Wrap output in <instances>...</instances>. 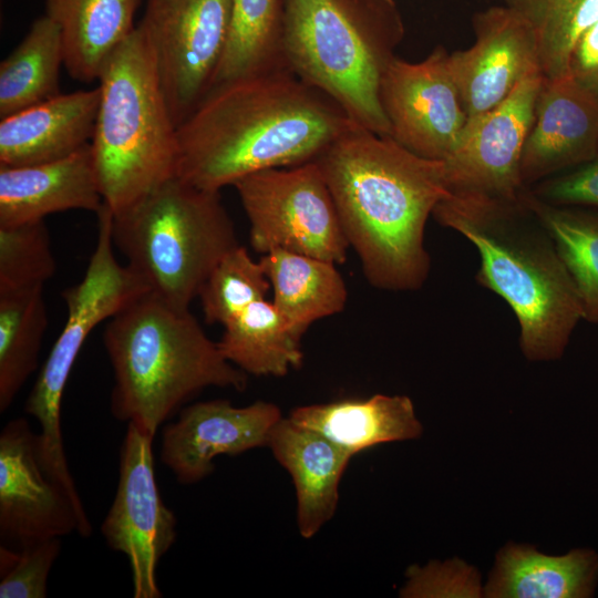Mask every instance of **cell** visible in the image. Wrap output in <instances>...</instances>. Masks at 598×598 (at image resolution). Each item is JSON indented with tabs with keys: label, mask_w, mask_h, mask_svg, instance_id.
Masks as SVG:
<instances>
[{
	"label": "cell",
	"mask_w": 598,
	"mask_h": 598,
	"mask_svg": "<svg viewBox=\"0 0 598 598\" xmlns=\"http://www.w3.org/2000/svg\"><path fill=\"white\" fill-rule=\"evenodd\" d=\"M355 124L289 70L218 84L177 126L176 176L220 192L261 171L315 161Z\"/></svg>",
	"instance_id": "6da1fadb"
},
{
	"label": "cell",
	"mask_w": 598,
	"mask_h": 598,
	"mask_svg": "<svg viewBox=\"0 0 598 598\" xmlns=\"http://www.w3.org/2000/svg\"><path fill=\"white\" fill-rule=\"evenodd\" d=\"M370 285L415 291L426 281L425 227L450 196L443 161L353 124L316 159Z\"/></svg>",
	"instance_id": "7a4b0ae2"
},
{
	"label": "cell",
	"mask_w": 598,
	"mask_h": 598,
	"mask_svg": "<svg viewBox=\"0 0 598 598\" xmlns=\"http://www.w3.org/2000/svg\"><path fill=\"white\" fill-rule=\"evenodd\" d=\"M525 194L514 202L448 196L433 217L476 248V282L514 312L523 354L530 361H550L564 354L584 320L582 307L553 237Z\"/></svg>",
	"instance_id": "3957f363"
},
{
	"label": "cell",
	"mask_w": 598,
	"mask_h": 598,
	"mask_svg": "<svg viewBox=\"0 0 598 598\" xmlns=\"http://www.w3.org/2000/svg\"><path fill=\"white\" fill-rule=\"evenodd\" d=\"M103 343L114 374L112 415L152 436L204 389L247 386V373L221 354L189 309L151 291L107 321Z\"/></svg>",
	"instance_id": "277c9868"
},
{
	"label": "cell",
	"mask_w": 598,
	"mask_h": 598,
	"mask_svg": "<svg viewBox=\"0 0 598 598\" xmlns=\"http://www.w3.org/2000/svg\"><path fill=\"white\" fill-rule=\"evenodd\" d=\"M404 25L393 0H286L287 69L331 97L360 126L390 136L380 102L383 73Z\"/></svg>",
	"instance_id": "5b68a950"
},
{
	"label": "cell",
	"mask_w": 598,
	"mask_h": 598,
	"mask_svg": "<svg viewBox=\"0 0 598 598\" xmlns=\"http://www.w3.org/2000/svg\"><path fill=\"white\" fill-rule=\"evenodd\" d=\"M91 148L104 204L130 206L176 176L177 126L137 25L104 63Z\"/></svg>",
	"instance_id": "8992f818"
},
{
	"label": "cell",
	"mask_w": 598,
	"mask_h": 598,
	"mask_svg": "<svg viewBox=\"0 0 598 598\" xmlns=\"http://www.w3.org/2000/svg\"><path fill=\"white\" fill-rule=\"evenodd\" d=\"M112 238L148 290L189 309L218 261L239 245L219 192L174 176L112 213Z\"/></svg>",
	"instance_id": "52a82bcc"
},
{
	"label": "cell",
	"mask_w": 598,
	"mask_h": 598,
	"mask_svg": "<svg viewBox=\"0 0 598 598\" xmlns=\"http://www.w3.org/2000/svg\"><path fill=\"white\" fill-rule=\"evenodd\" d=\"M96 215L95 248L84 277L62 292L66 321L24 404L25 413L39 424L42 463L61 481L72 477L62 437V399L81 348L95 327L150 291L145 282L115 257L111 209L103 204Z\"/></svg>",
	"instance_id": "ba28073f"
},
{
	"label": "cell",
	"mask_w": 598,
	"mask_h": 598,
	"mask_svg": "<svg viewBox=\"0 0 598 598\" xmlns=\"http://www.w3.org/2000/svg\"><path fill=\"white\" fill-rule=\"evenodd\" d=\"M234 187L256 251L283 249L336 265L346 261L349 244L316 161L254 173Z\"/></svg>",
	"instance_id": "9c48e42d"
},
{
	"label": "cell",
	"mask_w": 598,
	"mask_h": 598,
	"mask_svg": "<svg viewBox=\"0 0 598 598\" xmlns=\"http://www.w3.org/2000/svg\"><path fill=\"white\" fill-rule=\"evenodd\" d=\"M230 22L231 0H146L138 27L176 126L210 90Z\"/></svg>",
	"instance_id": "30bf717a"
},
{
	"label": "cell",
	"mask_w": 598,
	"mask_h": 598,
	"mask_svg": "<svg viewBox=\"0 0 598 598\" xmlns=\"http://www.w3.org/2000/svg\"><path fill=\"white\" fill-rule=\"evenodd\" d=\"M154 437L127 424L116 492L101 525L107 546L128 560L134 598L163 596L156 571L177 535L175 514L164 503L156 482Z\"/></svg>",
	"instance_id": "8fae6325"
},
{
	"label": "cell",
	"mask_w": 598,
	"mask_h": 598,
	"mask_svg": "<svg viewBox=\"0 0 598 598\" xmlns=\"http://www.w3.org/2000/svg\"><path fill=\"white\" fill-rule=\"evenodd\" d=\"M72 533L92 534L83 502L44 468L39 435L29 421H9L0 432L1 545L19 549Z\"/></svg>",
	"instance_id": "7c38bea8"
},
{
	"label": "cell",
	"mask_w": 598,
	"mask_h": 598,
	"mask_svg": "<svg viewBox=\"0 0 598 598\" xmlns=\"http://www.w3.org/2000/svg\"><path fill=\"white\" fill-rule=\"evenodd\" d=\"M543 80L540 73L526 78L499 105L467 122L443 161L450 196L492 202L524 196L522 153Z\"/></svg>",
	"instance_id": "4fadbf2b"
},
{
	"label": "cell",
	"mask_w": 598,
	"mask_h": 598,
	"mask_svg": "<svg viewBox=\"0 0 598 598\" xmlns=\"http://www.w3.org/2000/svg\"><path fill=\"white\" fill-rule=\"evenodd\" d=\"M448 54L439 47L420 62L395 55L380 84L390 137L410 152L434 161L450 156L467 124Z\"/></svg>",
	"instance_id": "5bb4252c"
},
{
	"label": "cell",
	"mask_w": 598,
	"mask_h": 598,
	"mask_svg": "<svg viewBox=\"0 0 598 598\" xmlns=\"http://www.w3.org/2000/svg\"><path fill=\"white\" fill-rule=\"evenodd\" d=\"M281 419L276 404L261 400L246 406L220 399L196 402L163 427L159 460L178 483H197L214 471L215 457L267 446Z\"/></svg>",
	"instance_id": "9a60e30c"
},
{
	"label": "cell",
	"mask_w": 598,
	"mask_h": 598,
	"mask_svg": "<svg viewBox=\"0 0 598 598\" xmlns=\"http://www.w3.org/2000/svg\"><path fill=\"white\" fill-rule=\"evenodd\" d=\"M473 30V44L448 54L467 122L499 105L526 78L542 74L532 29L506 6L476 12Z\"/></svg>",
	"instance_id": "2e32d148"
},
{
	"label": "cell",
	"mask_w": 598,
	"mask_h": 598,
	"mask_svg": "<svg viewBox=\"0 0 598 598\" xmlns=\"http://www.w3.org/2000/svg\"><path fill=\"white\" fill-rule=\"evenodd\" d=\"M598 151V102L568 72L544 78L520 161L526 188L589 162Z\"/></svg>",
	"instance_id": "e0dca14e"
},
{
	"label": "cell",
	"mask_w": 598,
	"mask_h": 598,
	"mask_svg": "<svg viewBox=\"0 0 598 598\" xmlns=\"http://www.w3.org/2000/svg\"><path fill=\"white\" fill-rule=\"evenodd\" d=\"M103 204L91 144L48 163L0 165V227L73 209L97 214Z\"/></svg>",
	"instance_id": "ac0fdd59"
},
{
	"label": "cell",
	"mask_w": 598,
	"mask_h": 598,
	"mask_svg": "<svg viewBox=\"0 0 598 598\" xmlns=\"http://www.w3.org/2000/svg\"><path fill=\"white\" fill-rule=\"evenodd\" d=\"M99 86L60 93L0 121V165L28 166L64 158L91 143Z\"/></svg>",
	"instance_id": "d6986e66"
},
{
	"label": "cell",
	"mask_w": 598,
	"mask_h": 598,
	"mask_svg": "<svg viewBox=\"0 0 598 598\" xmlns=\"http://www.w3.org/2000/svg\"><path fill=\"white\" fill-rule=\"evenodd\" d=\"M267 446L292 478L298 530L309 539L334 515L339 484L353 455L289 417L274 426Z\"/></svg>",
	"instance_id": "ffe728a7"
},
{
	"label": "cell",
	"mask_w": 598,
	"mask_h": 598,
	"mask_svg": "<svg viewBox=\"0 0 598 598\" xmlns=\"http://www.w3.org/2000/svg\"><path fill=\"white\" fill-rule=\"evenodd\" d=\"M288 417L321 433L351 455L379 444L416 439L423 431L405 395L374 394L303 405Z\"/></svg>",
	"instance_id": "44dd1931"
},
{
	"label": "cell",
	"mask_w": 598,
	"mask_h": 598,
	"mask_svg": "<svg viewBox=\"0 0 598 598\" xmlns=\"http://www.w3.org/2000/svg\"><path fill=\"white\" fill-rule=\"evenodd\" d=\"M60 29L64 68L81 82L97 81L109 56L134 31L140 0H44Z\"/></svg>",
	"instance_id": "7402d4cb"
},
{
	"label": "cell",
	"mask_w": 598,
	"mask_h": 598,
	"mask_svg": "<svg viewBox=\"0 0 598 598\" xmlns=\"http://www.w3.org/2000/svg\"><path fill=\"white\" fill-rule=\"evenodd\" d=\"M597 580L598 555L591 549L547 556L509 544L498 553L485 592L504 598H587Z\"/></svg>",
	"instance_id": "603a6c76"
},
{
	"label": "cell",
	"mask_w": 598,
	"mask_h": 598,
	"mask_svg": "<svg viewBox=\"0 0 598 598\" xmlns=\"http://www.w3.org/2000/svg\"><path fill=\"white\" fill-rule=\"evenodd\" d=\"M272 290V305L302 338L316 321L340 313L348 291L336 264L283 249L261 255Z\"/></svg>",
	"instance_id": "cb8c5ba5"
},
{
	"label": "cell",
	"mask_w": 598,
	"mask_h": 598,
	"mask_svg": "<svg viewBox=\"0 0 598 598\" xmlns=\"http://www.w3.org/2000/svg\"><path fill=\"white\" fill-rule=\"evenodd\" d=\"M217 346L230 363L258 377H283L303 360L301 337L266 299L226 323Z\"/></svg>",
	"instance_id": "d4e9b609"
},
{
	"label": "cell",
	"mask_w": 598,
	"mask_h": 598,
	"mask_svg": "<svg viewBox=\"0 0 598 598\" xmlns=\"http://www.w3.org/2000/svg\"><path fill=\"white\" fill-rule=\"evenodd\" d=\"M64 47L48 17L34 20L20 43L0 63V118L60 94Z\"/></svg>",
	"instance_id": "484cf974"
},
{
	"label": "cell",
	"mask_w": 598,
	"mask_h": 598,
	"mask_svg": "<svg viewBox=\"0 0 598 598\" xmlns=\"http://www.w3.org/2000/svg\"><path fill=\"white\" fill-rule=\"evenodd\" d=\"M285 1L231 0L229 38L212 87L245 76L288 70L282 52Z\"/></svg>",
	"instance_id": "4316f807"
},
{
	"label": "cell",
	"mask_w": 598,
	"mask_h": 598,
	"mask_svg": "<svg viewBox=\"0 0 598 598\" xmlns=\"http://www.w3.org/2000/svg\"><path fill=\"white\" fill-rule=\"evenodd\" d=\"M48 313L43 287L0 292V412L39 367Z\"/></svg>",
	"instance_id": "83f0119b"
},
{
	"label": "cell",
	"mask_w": 598,
	"mask_h": 598,
	"mask_svg": "<svg viewBox=\"0 0 598 598\" xmlns=\"http://www.w3.org/2000/svg\"><path fill=\"white\" fill-rule=\"evenodd\" d=\"M525 199L545 225L575 285L582 319L598 326V208Z\"/></svg>",
	"instance_id": "f1b7e54d"
},
{
	"label": "cell",
	"mask_w": 598,
	"mask_h": 598,
	"mask_svg": "<svg viewBox=\"0 0 598 598\" xmlns=\"http://www.w3.org/2000/svg\"><path fill=\"white\" fill-rule=\"evenodd\" d=\"M532 29L544 78L569 71L573 51L598 21V0H503Z\"/></svg>",
	"instance_id": "f546056e"
},
{
	"label": "cell",
	"mask_w": 598,
	"mask_h": 598,
	"mask_svg": "<svg viewBox=\"0 0 598 598\" xmlns=\"http://www.w3.org/2000/svg\"><path fill=\"white\" fill-rule=\"evenodd\" d=\"M270 289L260 260H254L247 248L238 245L218 261L199 290L205 321L224 327L254 302L266 299Z\"/></svg>",
	"instance_id": "4dcf8cb0"
},
{
	"label": "cell",
	"mask_w": 598,
	"mask_h": 598,
	"mask_svg": "<svg viewBox=\"0 0 598 598\" xmlns=\"http://www.w3.org/2000/svg\"><path fill=\"white\" fill-rule=\"evenodd\" d=\"M55 268L44 220L0 227V292L43 287Z\"/></svg>",
	"instance_id": "1f68e13d"
},
{
	"label": "cell",
	"mask_w": 598,
	"mask_h": 598,
	"mask_svg": "<svg viewBox=\"0 0 598 598\" xmlns=\"http://www.w3.org/2000/svg\"><path fill=\"white\" fill-rule=\"evenodd\" d=\"M61 551V538L19 549L0 546V598H44L50 570Z\"/></svg>",
	"instance_id": "d6a6232c"
},
{
	"label": "cell",
	"mask_w": 598,
	"mask_h": 598,
	"mask_svg": "<svg viewBox=\"0 0 598 598\" xmlns=\"http://www.w3.org/2000/svg\"><path fill=\"white\" fill-rule=\"evenodd\" d=\"M528 189L536 198L549 204L598 208V151L589 162Z\"/></svg>",
	"instance_id": "836d02e7"
},
{
	"label": "cell",
	"mask_w": 598,
	"mask_h": 598,
	"mask_svg": "<svg viewBox=\"0 0 598 598\" xmlns=\"http://www.w3.org/2000/svg\"><path fill=\"white\" fill-rule=\"evenodd\" d=\"M568 72L598 102V21L577 42Z\"/></svg>",
	"instance_id": "e575fe53"
}]
</instances>
